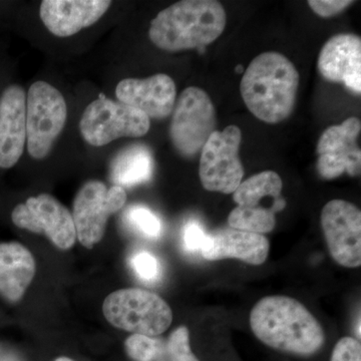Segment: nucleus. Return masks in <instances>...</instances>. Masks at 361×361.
Wrapping results in <instances>:
<instances>
[{
  "label": "nucleus",
  "mask_w": 361,
  "mask_h": 361,
  "mask_svg": "<svg viewBox=\"0 0 361 361\" xmlns=\"http://www.w3.org/2000/svg\"><path fill=\"white\" fill-rule=\"evenodd\" d=\"M127 218L130 225L144 236L151 239H157L161 236L163 231L161 220L147 207H132L128 211Z\"/></svg>",
  "instance_id": "5701e85b"
},
{
  "label": "nucleus",
  "mask_w": 361,
  "mask_h": 361,
  "mask_svg": "<svg viewBox=\"0 0 361 361\" xmlns=\"http://www.w3.org/2000/svg\"><path fill=\"white\" fill-rule=\"evenodd\" d=\"M103 313L116 329L149 337L167 331L173 322L169 304L158 294L141 288L113 292L104 299Z\"/></svg>",
  "instance_id": "20e7f679"
},
{
  "label": "nucleus",
  "mask_w": 361,
  "mask_h": 361,
  "mask_svg": "<svg viewBox=\"0 0 361 361\" xmlns=\"http://www.w3.org/2000/svg\"><path fill=\"white\" fill-rule=\"evenodd\" d=\"M171 141L180 155L198 154L216 129L215 108L210 97L200 87L183 90L173 110Z\"/></svg>",
  "instance_id": "0eeeda50"
},
{
  "label": "nucleus",
  "mask_w": 361,
  "mask_h": 361,
  "mask_svg": "<svg viewBox=\"0 0 361 361\" xmlns=\"http://www.w3.org/2000/svg\"><path fill=\"white\" fill-rule=\"evenodd\" d=\"M355 1L349 0H310L308 4L322 18H331L348 8Z\"/></svg>",
  "instance_id": "cd10ccee"
},
{
  "label": "nucleus",
  "mask_w": 361,
  "mask_h": 361,
  "mask_svg": "<svg viewBox=\"0 0 361 361\" xmlns=\"http://www.w3.org/2000/svg\"><path fill=\"white\" fill-rule=\"evenodd\" d=\"M130 267L145 283H156L161 279V266L159 259L148 251H139L132 256Z\"/></svg>",
  "instance_id": "b1692460"
},
{
  "label": "nucleus",
  "mask_w": 361,
  "mask_h": 361,
  "mask_svg": "<svg viewBox=\"0 0 361 361\" xmlns=\"http://www.w3.org/2000/svg\"><path fill=\"white\" fill-rule=\"evenodd\" d=\"M228 223L232 229L263 235L273 231L276 226V217L269 208L237 206L230 213Z\"/></svg>",
  "instance_id": "412c9836"
},
{
  "label": "nucleus",
  "mask_w": 361,
  "mask_h": 361,
  "mask_svg": "<svg viewBox=\"0 0 361 361\" xmlns=\"http://www.w3.org/2000/svg\"><path fill=\"white\" fill-rule=\"evenodd\" d=\"M125 348L134 361H170L167 341L158 337L133 334L126 339Z\"/></svg>",
  "instance_id": "4be33fe9"
},
{
  "label": "nucleus",
  "mask_w": 361,
  "mask_h": 361,
  "mask_svg": "<svg viewBox=\"0 0 361 361\" xmlns=\"http://www.w3.org/2000/svg\"><path fill=\"white\" fill-rule=\"evenodd\" d=\"M126 202L127 193L122 187L108 188L97 180L85 183L75 196L71 214L80 243L92 249L101 242L109 218L118 212Z\"/></svg>",
  "instance_id": "1a4fd4ad"
},
{
  "label": "nucleus",
  "mask_w": 361,
  "mask_h": 361,
  "mask_svg": "<svg viewBox=\"0 0 361 361\" xmlns=\"http://www.w3.org/2000/svg\"><path fill=\"white\" fill-rule=\"evenodd\" d=\"M118 102L142 111L149 118H167L175 108L177 89L168 75L125 78L116 87Z\"/></svg>",
  "instance_id": "ddd939ff"
},
{
  "label": "nucleus",
  "mask_w": 361,
  "mask_h": 361,
  "mask_svg": "<svg viewBox=\"0 0 361 361\" xmlns=\"http://www.w3.org/2000/svg\"><path fill=\"white\" fill-rule=\"evenodd\" d=\"M300 75L286 56L276 51L259 54L242 78L241 96L248 110L267 123L283 122L293 113Z\"/></svg>",
  "instance_id": "f03ea898"
},
{
  "label": "nucleus",
  "mask_w": 361,
  "mask_h": 361,
  "mask_svg": "<svg viewBox=\"0 0 361 361\" xmlns=\"http://www.w3.org/2000/svg\"><path fill=\"white\" fill-rule=\"evenodd\" d=\"M322 227L331 257L339 265H361V212L355 204L332 200L322 211Z\"/></svg>",
  "instance_id": "9b49d317"
},
{
  "label": "nucleus",
  "mask_w": 361,
  "mask_h": 361,
  "mask_svg": "<svg viewBox=\"0 0 361 361\" xmlns=\"http://www.w3.org/2000/svg\"><path fill=\"white\" fill-rule=\"evenodd\" d=\"M35 260L32 252L18 242L0 243V296L16 303L25 296L35 278Z\"/></svg>",
  "instance_id": "a211bd4d"
},
{
  "label": "nucleus",
  "mask_w": 361,
  "mask_h": 361,
  "mask_svg": "<svg viewBox=\"0 0 361 361\" xmlns=\"http://www.w3.org/2000/svg\"><path fill=\"white\" fill-rule=\"evenodd\" d=\"M208 234L204 231L202 226L196 221L188 223L183 232V242L185 249L190 253H196L202 250L205 245Z\"/></svg>",
  "instance_id": "bb28decb"
},
{
  "label": "nucleus",
  "mask_w": 361,
  "mask_h": 361,
  "mask_svg": "<svg viewBox=\"0 0 361 361\" xmlns=\"http://www.w3.org/2000/svg\"><path fill=\"white\" fill-rule=\"evenodd\" d=\"M153 172V156L144 145H133L122 149L111 164V179L115 186L142 184L151 179Z\"/></svg>",
  "instance_id": "6ab92c4d"
},
{
  "label": "nucleus",
  "mask_w": 361,
  "mask_h": 361,
  "mask_svg": "<svg viewBox=\"0 0 361 361\" xmlns=\"http://www.w3.org/2000/svg\"><path fill=\"white\" fill-rule=\"evenodd\" d=\"M66 118L68 106L59 90L47 82L30 85L26 99V141L33 159L42 160L51 153Z\"/></svg>",
  "instance_id": "39448f33"
},
{
  "label": "nucleus",
  "mask_w": 361,
  "mask_h": 361,
  "mask_svg": "<svg viewBox=\"0 0 361 361\" xmlns=\"http://www.w3.org/2000/svg\"><path fill=\"white\" fill-rule=\"evenodd\" d=\"M0 361H18L16 358L13 357V356L9 355H4V353H0Z\"/></svg>",
  "instance_id": "c85d7f7f"
},
{
  "label": "nucleus",
  "mask_w": 361,
  "mask_h": 361,
  "mask_svg": "<svg viewBox=\"0 0 361 361\" xmlns=\"http://www.w3.org/2000/svg\"><path fill=\"white\" fill-rule=\"evenodd\" d=\"M54 361H75L73 360H71V358L65 357V356H61V357L56 358Z\"/></svg>",
  "instance_id": "c756f323"
},
{
  "label": "nucleus",
  "mask_w": 361,
  "mask_h": 361,
  "mask_svg": "<svg viewBox=\"0 0 361 361\" xmlns=\"http://www.w3.org/2000/svg\"><path fill=\"white\" fill-rule=\"evenodd\" d=\"M11 220L20 229L44 234L61 250H68L77 240L73 215L49 194L30 197L25 203L16 206Z\"/></svg>",
  "instance_id": "9d476101"
},
{
  "label": "nucleus",
  "mask_w": 361,
  "mask_h": 361,
  "mask_svg": "<svg viewBox=\"0 0 361 361\" xmlns=\"http://www.w3.org/2000/svg\"><path fill=\"white\" fill-rule=\"evenodd\" d=\"M250 327L266 345L290 355H313L324 345L322 324L302 303L288 296L259 300L251 310Z\"/></svg>",
  "instance_id": "f257e3e1"
},
{
  "label": "nucleus",
  "mask_w": 361,
  "mask_h": 361,
  "mask_svg": "<svg viewBox=\"0 0 361 361\" xmlns=\"http://www.w3.org/2000/svg\"><path fill=\"white\" fill-rule=\"evenodd\" d=\"M151 121L142 111L114 102L104 94L82 114L80 130L85 141L103 147L121 137H141L149 133Z\"/></svg>",
  "instance_id": "423d86ee"
},
{
  "label": "nucleus",
  "mask_w": 361,
  "mask_h": 361,
  "mask_svg": "<svg viewBox=\"0 0 361 361\" xmlns=\"http://www.w3.org/2000/svg\"><path fill=\"white\" fill-rule=\"evenodd\" d=\"M243 71H244L243 66H242L241 65L237 66L236 73H243Z\"/></svg>",
  "instance_id": "7c9ffc66"
},
{
  "label": "nucleus",
  "mask_w": 361,
  "mask_h": 361,
  "mask_svg": "<svg viewBox=\"0 0 361 361\" xmlns=\"http://www.w3.org/2000/svg\"><path fill=\"white\" fill-rule=\"evenodd\" d=\"M167 346L170 361H200L192 351L189 330L186 326H180L171 334Z\"/></svg>",
  "instance_id": "393cba45"
},
{
  "label": "nucleus",
  "mask_w": 361,
  "mask_h": 361,
  "mask_svg": "<svg viewBox=\"0 0 361 361\" xmlns=\"http://www.w3.org/2000/svg\"><path fill=\"white\" fill-rule=\"evenodd\" d=\"M227 23L224 7L215 0H183L152 20L149 37L161 51L201 49L222 35Z\"/></svg>",
  "instance_id": "7ed1b4c3"
},
{
  "label": "nucleus",
  "mask_w": 361,
  "mask_h": 361,
  "mask_svg": "<svg viewBox=\"0 0 361 361\" xmlns=\"http://www.w3.org/2000/svg\"><path fill=\"white\" fill-rule=\"evenodd\" d=\"M318 71L324 80L361 92V39L353 33L336 35L323 45L318 56Z\"/></svg>",
  "instance_id": "4468645a"
},
{
  "label": "nucleus",
  "mask_w": 361,
  "mask_h": 361,
  "mask_svg": "<svg viewBox=\"0 0 361 361\" xmlns=\"http://www.w3.org/2000/svg\"><path fill=\"white\" fill-rule=\"evenodd\" d=\"M282 189L283 180L281 177L274 171H265L242 180L236 191L233 193V199L238 206L267 208L261 204V201L268 198L276 200L281 197Z\"/></svg>",
  "instance_id": "aec40b11"
},
{
  "label": "nucleus",
  "mask_w": 361,
  "mask_h": 361,
  "mask_svg": "<svg viewBox=\"0 0 361 361\" xmlns=\"http://www.w3.org/2000/svg\"><path fill=\"white\" fill-rule=\"evenodd\" d=\"M242 132L237 126L215 130L201 151L199 176L207 191L231 194L236 191L244 177L239 158Z\"/></svg>",
  "instance_id": "6e6552de"
},
{
  "label": "nucleus",
  "mask_w": 361,
  "mask_h": 361,
  "mask_svg": "<svg viewBox=\"0 0 361 361\" xmlns=\"http://www.w3.org/2000/svg\"><path fill=\"white\" fill-rule=\"evenodd\" d=\"M360 132V120L355 116L323 132L316 149L319 156L316 168L323 179H336L344 173L351 177L360 175L361 151L357 145Z\"/></svg>",
  "instance_id": "f8f14e48"
},
{
  "label": "nucleus",
  "mask_w": 361,
  "mask_h": 361,
  "mask_svg": "<svg viewBox=\"0 0 361 361\" xmlns=\"http://www.w3.org/2000/svg\"><path fill=\"white\" fill-rule=\"evenodd\" d=\"M111 4L106 0H44L40 18L52 35L68 37L101 20Z\"/></svg>",
  "instance_id": "dca6fc26"
},
{
  "label": "nucleus",
  "mask_w": 361,
  "mask_h": 361,
  "mask_svg": "<svg viewBox=\"0 0 361 361\" xmlns=\"http://www.w3.org/2000/svg\"><path fill=\"white\" fill-rule=\"evenodd\" d=\"M270 243L264 235L222 229L208 234L201 254L206 260L234 258L250 265H261L267 260Z\"/></svg>",
  "instance_id": "f3484780"
},
{
  "label": "nucleus",
  "mask_w": 361,
  "mask_h": 361,
  "mask_svg": "<svg viewBox=\"0 0 361 361\" xmlns=\"http://www.w3.org/2000/svg\"><path fill=\"white\" fill-rule=\"evenodd\" d=\"M330 361H361V344L353 337H343L332 351Z\"/></svg>",
  "instance_id": "a878e982"
},
{
  "label": "nucleus",
  "mask_w": 361,
  "mask_h": 361,
  "mask_svg": "<svg viewBox=\"0 0 361 361\" xmlns=\"http://www.w3.org/2000/svg\"><path fill=\"white\" fill-rule=\"evenodd\" d=\"M26 141V96L18 85L7 87L0 97V168L16 165Z\"/></svg>",
  "instance_id": "2eb2a0df"
}]
</instances>
